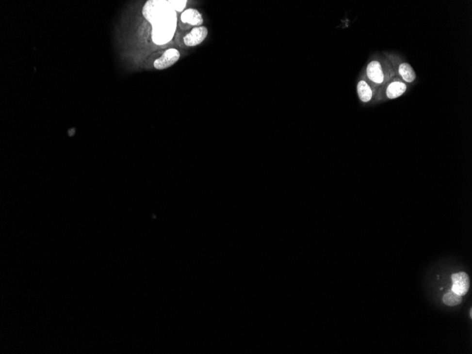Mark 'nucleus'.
<instances>
[{
    "instance_id": "nucleus-1",
    "label": "nucleus",
    "mask_w": 472,
    "mask_h": 354,
    "mask_svg": "<svg viewBox=\"0 0 472 354\" xmlns=\"http://www.w3.org/2000/svg\"><path fill=\"white\" fill-rule=\"evenodd\" d=\"M142 14L147 21L151 24L164 18L176 15L171 1L159 0L147 1L142 10Z\"/></svg>"
},
{
    "instance_id": "nucleus-2",
    "label": "nucleus",
    "mask_w": 472,
    "mask_h": 354,
    "mask_svg": "<svg viewBox=\"0 0 472 354\" xmlns=\"http://www.w3.org/2000/svg\"><path fill=\"white\" fill-rule=\"evenodd\" d=\"M176 17L158 21L153 25V41L162 45L171 39L176 30Z\"/></svg>"
},
{
    "instance_id": "nucleus-3",
    "label": "nucleus",
    "mask_w": 472,
    "mask_h": 354,
    "mask_svg": "<svg viewBox=\"0 0 472 354\" xmlns=\"http://www.w3.org/2000/svg\"><path fill=\"white\" fill-rule=\"evenodd\" d=\"M451 279L453 282V291L462 296L467 294L470 287V277L465 272L454 274L452 275Z\"/></svg>"
},
{
    "instance_id": "nucleus-4",
    "label": "nucleus",
    "mask_w": 472,
    "mask_h": 354,
    "mask_svg": "<svg viewBox=\"0 0 472 354\" xmlns=\"http://www.w3.org/2000/svg\"><path fill=\"white\" fill-rule=\"evenodd\" d=\"M180 57L179 51L171 48L165 51L161 58L155 60L154 65L156 69H165L176 64Z\"/></svg>"
},
{
    "instance_id": "nucleus-5",
    "label": "nucleus",
    "mask_w": 472,
    "mask_h": 354,
    "mask_svg": "<svg viewBox=\"0 0 472 354\" xmlns=\"http://www.w3.org/2000/svg\"><path fill=\"white\" fill-rule=\"evenodd\" d=\"M208 30L205 26L195 27L184 37V43L189 47H194L201 44L207 38Z\"/></svg>"
},
{
    "instance_id": "nucleus-6",
    "label": "nucleus",
    "mask_w": 472,
    "mask_h": 354,
    "mask_svg": "<svg viewBox=\"0 0 472 354\" xmlns=\"http://www.w3.org/2000/svg\"><path fill=\"white\" fill-rule=\"evenodd\" d=\"M181 21L196 27H199L204 22L201 14L195 9H188L185 10L181 15Z\"/></svg>"
},
{
    "instance_id": "nucleus-7",
    "label": "nucleus",
    "mask_w": 472,
    "mask_h": 354,
    "mask_svg": "<svg viewBox=\"0 0 472 354\" xmlns=\"http://www.w3.org/2000/svg\"><path fill=\"white\" fill-rule=\"evenodd\" d=\"M367 76L374 83L383 82L384 75L380 63L377 61L371 62L367 67Z\"/></svg>"
},
{
    "instance_id": "nucleus-8",
    "label": "nucleus",
    "mask_w": 472,
    "mask_h": 354,
    "mask_svg": "<svg viewBox=\"0 0 472 354\" xmlns=\"http://www.w3.org/2000/svg\"><path fill=\"white\" fill-rule=\"evenodd\" d=\"M407 90V86L402 82H392L387 89V97L390 99L397 98Z\"/></svg>"
},
{
    "instance_id": "nucleus-9",
    "label": "nucleus",
    "mask_w": 472,
    "mask_h": 354,
    "mask_svg": "<svg viewBox=\"0 0 472 354\" xmlns=\"http://www.w3.org/2000/svg\"><path fill=\"white\" fill-rule=\"evenodd\" d=\"M357 93L359 98L363 103L370 101L372 98L373 92L371 87L365 81H359L357 85Z\"/></svg>"
},
{
    "instance_id": "nucleus-10",
    "label": "nucleus",
    "mask_w": 472,
    "mask_h": 354,
    "mask_svg": "<svg viewBox=\"0 0 472 354\" xmlns=\"http://www.w3.org/2000/svg\"><path fill=\"white\" fill-rule=\"evenodd\" d=\"M399 72L407 82L411 83L415 80L416 74L414 69L408 63H403L399 66Z\"/></svg>"
},
{
    "instance_id": "nucleus-11",
    "label": "nucleus",
    "mask_w": 472,
    "mask_h": 354,
    "mask_svg": "<svg viewBox=\"0 0 472 354\" xmlns=\"http://www.w3.org/2000/svg\"><path fill=\"white\" fill-rule=\"evenodd\" d=\"M442 301L445 305L448 306H458L462 303V296L455 293L453 290H450L444 295Z\"/></svg>"
},
{
    "instance_id": "nucleus-12",
    "label": "nucleus",
    "mask_w": 472,
    "mask_h": 354,
    "mask_svg": "<svg viewBox=\"0 0 472 354\" xmlns=\"http://www.w3.org/2000/svg\"><path fill=\"white\" fill-rule=\"evenodd\" d=\"M171 2L174 10L180 12L186 5L187 1H171Z\"/></svg>"
}]
</instances>
